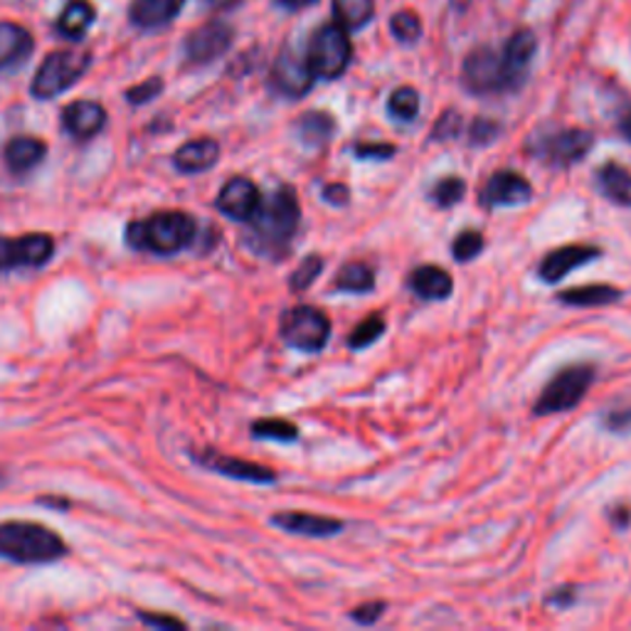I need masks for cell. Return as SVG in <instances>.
<instances>
[{
    "instance_id": "1",
    "label": "cell",
    "mask_w": 631,
    "mask_h": 631,
    "mask_svg": "<svg viewBox=\"0 0 631 631\" xmlns=\"http://www.w3.org/2000/svg\"><path fill=\"white\" fill-rule=\"evenodd\" d=\"M301 223L299 198L291 188H279L277 193L262 200L257 213L250 219V242L262 254H281Z\"/></svg>"
},
{
    "instance_id": "2",
    "label": "cell",
    "mask_w": 631,
    "mask_h": 631,
    "mask_svg": "<svg viewBox=\"0 0 631 631\" xmlns=\"http://www.w3.org/2000/svg\"><path fill=\"white\" fill-rule=\"evenodd\" d=\"M195 219L180 210H163L146 219H136L126 230V242L139 252L178 254L195 242Z\"/></svg>"
},
{
    "instance_id": "3",
    "label": "cell",
    "mask_w": 631,
    "mask_h": 631,
    "mask_svg": "<svg viewBox=\"0 0 631 631\" xmlns=\"http://www.w3.org/2000/svg\"><path fill=\"white\" fill-rule=\"evenodd\" d=\"M67 555V545L48 526L30 520H5L0 523V557L21 565L52 563Z\"/></svg>"
},
{
    "instance_id": "4",
    "label": "cell",
    "mask_w": 631,
    "mask_h": 631,
    "mask_svg": "<svg viewBox=\"0 0 631 631\" xmlns=\"http://www.w3.org/2000/svg\"><path fill=\"white\" fill-rule=\"evenodd\" d=\"M91 65V52L87 50H58L50 52L42 60L40 70L35 72L33 79V97L35 99H54L65 94L77 81L87 75Z\"/></svg>"
},
{
    "instance_id": "5",
    "label": "cell",
    "mask_w": 631,
    "mask_h": 631,
    "mask_svg": "<svg viewBox=\"0 0 631 631\" xmlns=\"http://www.w3.org/2000/svg\"><path fill=\"white\" fill-rule=\"evenodd\" d=\"M308 67L316 77L321 79H338L345 70L351 67L353 60V45L349 38V30L338 23L321 25L311 35L308 50H306Z\"/></svg>"
},
{
    "instance_id": "6",
    "label": "cell",
    "mask_w": 631,
    "mask_h": 631,
    "mask_svg": "<svg viewBox=\"0 0 631 631\" xmlns=\"http://www.w3.org/2000/svg\"><path fill=\"white\" fill-rule=\"evenodd\" d=\"M592 382H594V368L588 363L563 368L543 388L541 397H538L533 407V415L543 417V415H557V413H567V409H575L582 402V397L588 395Z\"/></svg>"
},
{
    "instance_id": "7",
    "label": "cell",
    "mask_w": 631,
    "mask_h": 631,
    "mask_svg": "<svg viewBox=\"0 0 631 631\" xmlns=\"http://www.w3.org/2000/svg\"><path fill=\"white\" fill-rule=\"evenodd\" d=\"M331 336V321L324 311L314 306H294L281 316V338L291 349L318 353L326 349Z\"/></svg>"
},
{
    "instance_id": "8",
    "label": "cell",
    "mask_w": 631,
    "mask_h": 631,
    "mask_svg": "<svg viewBox=\"0 0 631 631\" xmlns=\"http://www.w3.org/2000/svg\"><path fill=\"white\" fill-rule=\"evenodd\" d=\"M464 85L474 94H501V91H514L520 85L510 77L506 62L499 52L489 48L474 50L469 58L464 60L462 67Z\"/></svg>"
},
{
    "instance_id": "9",
    "label": "cell",
    "mask_w": 631,
    "mask_h": 631,
    "mask_svg": "<svg viewBox=\"0 0 631 631\" xmlns=\"http://www.w3.org/2000/svg\"><path fill=\"white\" fill-rule=\"evenodd\" d=\"M594 143V136L584 129H563L555 134H543L541 139H533L528 151L535 155L538 161L551 163L555 168H567L572 163L582 161L590 153Z\"/></svg>"
},
{
    "instance_id": "10",
    "label": "cell",
    "mask_w": 631,
    "mask_h": 631,
    "mask_svg": "<svg viewBox=\"0 0 631 631\" xmlns=\"http://www.w3.org/2000/svg\"><path fill=\"white\" fill-rule=\"evenodd\" d=\"M54 254V242L50 235H25L21 240L0 235V272L30 267L38 269L48 264Z\"/></svg>"
},
{
    "instance_id": "11",
    "label": "cell",
    "mask_w": 631,
    "mask_h": 631,
    "mask_svg": "<svg viewBox=\"0 0 631 631\" xmlns=\"http://www.w3.org/2000/svg\"><path fill=\"white\" fill-rule=\"evenodd\" d=\"M232 38H235V33L230 25L217 23V21L200 25L188 35L186 45H182V50H186V60L190 62V65H210V62L223 58V54L230 50Z\"/></svg>"
},
{
    "instance_id": "12",
    "label": "cell",
    "mask_w": 631,
    "mask_h": 631,
    "mask_svg": "<svg viewBox=\"0 0 631 631\" xmlns=\"http://www.w3.org/2000/svg\"><path fill=\"white\" fill-rule=\"evenodd\" d=\"M272 81L281 94L296 99V97L308 94L316 81V75L308 67L306 54H296L291 48H283L277 62H274Z\"/></svg>"
},
{
    "instance_id": "13",
    "label": "cell",
    "mask_w": 631,
    "mask_h": 631,
    "mask_svg": "<svg viewBox=\"0 0 631 631\" xmlns=\"http://www.w3.org/2000/svg\"><path fill=\"white\" fill-rule=\"evenodd\" d=\"M533 198V186L516 171H499L489 178L481 190V205L487 207H514Z\"/></svg>"
},
{
    "instance_id": "14",
    "label": "cell",
    "mask_w": 631,
    "mask_h": 631,
    "mask_svg": "<svg viewBox=\"0 0 631 631\" xmlns=\"http://www.w3.org/2000/svg\"><path fill=\"white\" fill-rule=\"evenodd\" d=\"M262 203L260 188L250 178L227 180L217 195V210L237 223H250Z\"/></svg>"
},
{
    "instance_id": "15",
    "label": "cell",
    "mask_w": 631,
    "mask_h": 631,
    "mask_svg": "<svg viewBox=\"0 0 631 631\" xmlns=\"http://www.w3.org/2000/svg\"><path fill=\"white\" fill-rule=\"evenodd\" d=\"M600 254L602 252L597 250V247L567 244L547 254V257L541 262V267H538V274H541V279L545 283H557V281H563L570 272L582 267V264H590L597 260Z\"/></svg>"
},
{
    "instance_id": "16",
    "label": "cell",
    "mask_w": 631,
    "mask_h": 631,
    "mask_svg": "<svg viewBox=\"0 0 631 631\" xmlns=\"http://www.w3.org/2000/svg\"><path fill=\"white\" fill-rule=\"evenodd\" d=\"M62 126L75 139L89 141L91 136H97L106 126V109L97 102H89V99L72 102L62 112Z\"/></svg>"
},
{
    "instance_id": "17",
    "label": "cell",
    "mask_w": 631,
    "mask_h": 631,
    "mask_svg": "<svg viewBox=\"0 0 631 631\" xmlns=\"http://www.w3.org/2000/svg\"><path fill=\"white\" fill-rule=\"evenodd\" d=\"M200 464L205 466L210 471L223 474V477L230 479H240V481H250V483H274L277 481V474L267 466L247 462V459H235V456L227 454H217V452H205L200 456Z\"/></svg>"
},
{
    "instance_id": "18",
    "label": "cell",
    "mask_w": 631,
    "mask_h": 631,
    "mask_svg": "<svg viewBox=\"0 0 631 631\" xmlns=\"http://www.w3.org/2000/svg\"><path fill=\"white\" fill-rule=\"evenodd\" d=\"M272 523L281 530H287V533L306 535V538H331L343 530L341 520L324 518L316 514H277L272 518Z\"/></svg>"
},
{
    "instance_id": "19",
    "label": "cell",
    "mask_w": 631,
    "mask_h": 631,
    "mask_svg": "<svg viewBox=\"0 0 631 631\" xmlns=\"http://www.w3.org/2000/svg\"><path fill=\"white\" fill-rule=\"evenodd\" d=\"M186 5V0H134L131 23L141 30H155L173 23Z\"/></svg>"
},
{
    "instance_id": "20",
    "label": "cell",
    "mask_w": 631,
    "mask_h": 631,
    "mask_svg": "<svg viewBox=\"0 0 631 631\" xmlns=\"http://www.w3.org/2000/svg\"><path fill=\"white\" fill-rule=\"evenodd\" d=\"M3 155L5 166L15 176H23V173H30L35 166H40L45 155H48V146H45V141L35 139V136H15L13 141H8Z\"/></svg>"
},
{
    "instance_id": "21",
    "label": "cell",
    "mask_w": 631,
    "mask_h": 631,
    "mask_svg": "<svg viewBox=\"0 0 631 631\" xmlns=\"http://www.w3.org/2000/svg\"><path fill=\"white\" fill-rule=\"evenodd\" d=\"M219 159V143L213 139H198L182 143L173 155V163L180 173H203L213 168Z\"/></svg>"
},
{
    "instance_id": "22",
    "label": "cell",
    "mask_w": 631,
    "mask_h": 631,
    "mask_svg": "<svg viewBox=\"0 0 631 631\" xmlns=\"http://www.w3.org/2000/svg\"><path fill=\"white\" fill-rule=\"evenodd\" d=\"M535 48H538L535 35L530 30H518L516 35H510V40L506 42V48H503V52H501V58H503V62H506L510 77H514L518 85H523L528 65L535 54Z\"/></svg>"
},
{
    "instance_id": "23",
    "label": "cell",
    "mask_w": 631,
    "mask_h": 631,
    "mask_svg": "<svg viewBox=\"0 0 631 631\" xmlns=\"http://www.w3.org/2000/svg\"><path fill=\"white\" fill-rule=\"evenodd\" d=\"M33 35L17 23H0V70L13 67L33 52Z\"/></svg>"
},
{
    "instance_id": "24",
    "label": "cell",
    "mask_w": 631,
    "mask_h": 631,
    "mask_svg": "<svg viewBox=\"0 0 631 631\" xmlns=\"http://www.w3.org/2000/svg\"><path fill=\"white\" fill-rule=\"evenodd\" d=\"M409 287H413L417 296H422L427 301H442L452 294L454 281L450 277V272L434 267V264H427V267H419L413 272Z\"/></svg>"
},
{
    "instance_id": "25",
    "label": "cell",
    "mask_w": 631,
    "mask_h": 631,
    "mask_svg": "<svg viewBox=\"0 0 631 631\" xmlns=\"http://www.w3.org/2000/svg\"><path fill=\"white\" fill-rule=\"evenodd\" d=\"M97 21V11L89 0H70L58 17V33L67 40H81Z\"/></svg>"
},
{
    "instance_id": "26",
    "label": "cell",
    "mask_w": 631,
    "mask_h": 631,
    "mask_svg": "<svg viewBox=\"0 0 631 631\" xmlns=\"http://www.w3.org/2000/svg\"><path fill=\"white\" fill-rule=\"evenodd\" d=\"M600 188L611 203L631 207V173L627 168L617 166V163H607L600 171Z\"/></svg>"
},
{
    "instance_id": "27",
    "label": "cell",
    "mask_w": 631,
    "mask_h": 631,
    "mask_svg": "<svg viewBox=\"0 0 631 631\" xmlns=\"http://www.w3.org/2000/svg\"><path fill=\"white\" fill-rule=\"evenodd\" d=\"M621 299V291L609 287V283H590V287L567 289L560 294L563 304L570 306H607Z\"/></svg>"
},
{
    "instance_id": "28",
    "label": "cell",
    "mask_w": 631,
    "mask_h": 631,
    "mask_svg": "<svg viewBox=\"0 0 631 631\" xmlns=\"http://www.w3.org/2000/svg\"><path fill=\"white\" fill-rule=\"evenodd\" d=\"M336 23L345 30H361L375 15V0H333Z\"/></svg>"
},
{
    "instance_id": "29",
    "label": "cell",
    "mask_w": 631,
    "mask_h": 631,
    "mask_svg": "<svg viewBox=\"0 0 631 631\" xmlns=\"http://www.w3.org/2000/svg\"><path fill=\"white\" fill-rule=\"evenodd\" d=\"M296 131L301 139H304V143L321 146L333 136L336 122L324 112H308L296 122Z\"/></svg>"
},
{
    "instance_id": "30",
    "label": "cell",
    "mask_w": 631,
    "mask_h": 631,
    "mask_svg": "<svg viewBox=\"0 0 631 631\" xmlns=\"http://www.w3.org/2000/svg\"><path fill=\"white\" fill-rule=\"evenodd\" d=\"M336 287L341 291H351V294H365V291H373L375 287V274L363 262H351L338 272Z\"/></svg>"
},
{
    "instance_id": "31",
    "label": "cell",
    "mask_w": 631,
    "mask_h": 631,
    "mask_svg": "<svg viewBox=\"0 0 631 631\" xmlns=\"http://www.w3.org/2000/svg\"><path fill=\"white\" fill-rule=\"evenodd\" d=\"M390 114L400 118V122H413V118L419 114V94L413 87H400L390 94L388 102Z\"/></svg>"
},
{
    "instance_id": "32",
    "label": "cell",
    "mask_w": 631,
    "mask_h": 631,
    "mask_svg": "<svg viewBox=\"0 0 631 631\" xmlns=\"http://www.w3.org/2000/svg\"><path fill=\"white\" fill-rule=\"evenodd\" d=\"M252 434L257 439H274V442H294L299 429L287 419H260L252 425Z\"/></svg>"
},
{
    "instance_id": "33",
    "label": "cell",
    "mask_w": 631,
    "mask_h": 631,
    "mask_svg": "<svg viewBox=\"0 0 631 631\" xmlns=\"http://www.w3.org/2000/svg\"><path fill=\"white\" fill-rule=\"evenodd\" d=\"M386 333V321L378 314H373L365 318L363 324L355 326V331L351 333L349 338V345L355 351H361V349H368V345H373L378 338Z\"/></svg>"
},
{
    "instance_id": "34",
    "label": "cell",
    "mask_w": 631,
    "mask_h": 631,
    "mask_svg": "<svg viewBox=\"0 0 631 631\" xmlns=\"http://www.w3.org/2000/svg\"><path fill=\"white\" fill-rule=\"evenodd\" d=\"M390 27L392 35H395L400 42H415L419 40V35H422V21H419V15L413 11H402L397 15H392Z\"/></svg>"
},
{
    "instance_id": "35",
    "label": "cell",
    "mask_w": 631,
    "mask_h": 631,
    "mask_svg": "<svg viewBox=\"0 0 631 631\" xmlns=\"http://www.w3.org/2000/svg\"><path fill=\"white\" fill-rule=\"evenodd\" d=\"M464 193H466V182L462 178H456V176L442 178L432 188V198H434V203L439 207H452V205H456L464 198Z\"/></svg>"
},
{
    "instance_id": "36",
    "label": "cell",
    "mask_w": 631,
    "mask_h": 631,
    "mask_svg": "<svg viewBox=\"0 0 631 631\" xmlns=\"http://www.w3.org/2000/svg\"><path fill=\"white\" fill-rule=\"evenodd\" d=\"M324 272V260L318 254H311L299 264V269L291 274V291H306Z\"/></svg>"
},
{
    "instance_id": "37",
    "label": "cell",
    "mask_w": 631,
    "mask_h": 631,
    "mask_svg": "<svg viewBox=\"0 0 631 631\" xmlns=\"http://www.w3.org/2000/svg\"><path fill=\"white\" fill-rule=\"evenodd\" d=\"M483 250V235L477 230H466L452 244L456 262H471Z\"/></svg>"
},
{
    "instance_id": "38",
    "label": "cell",
    "mask_w": 631,
    "mask_h": 631,
    "mask_svg": "<svg viewBox=\"0 0 631 631\" xmlns=\"http://www.w3.org/2000/svg\"><path fill=\"white\" fill-rule=\"evenodd\" d=\"M163 91V79L161 77H151V79H146L141 81V85H136L131 87L129 91H126V99H129V104H149L151 99H155Z\"/></svg>"
},
{
    "instance_id": "39",
    "label": "cell",
    "mask_w": 631,
    "mask_h": 631,
    "mask_svg": "<svg viewBox=\"0 0 631 631\" xmlns=\"http://www.w3.org/2000/svg\"><path fill=\"white\" fill-rule=\"evenodd\" d=\"M501 134V124L491 122V118H477L469 129V141L474 146H489L499 139Z\"/></svg>"
},
{
    "instance_id": "40",
    "label": "cell",
    "mask_w": 631,
    "mask_h": 631,
    "mask_svg": "<svg viewBox=\"0 0 631 631\" xmlns=\"http://www.w3.org/2000/svg\"><path fill=\"white\" fill-rule=\"evenodd\" d=\"M462 131V116L456 112H446L442 118H439L434 131H432V139L434 141H450L456 139Z\"/></svg>"
},
{
    "instance_id": "41",
    "label": "cell",
    "mask_w": 631,
    "mask_h": 631,
    "mask_svg": "<svg viewBox=\"0 0 631 631\" xmlns=\"http://www.w3.org/2000/svg\"><path fill=\"white\" fill-rule=\"evenodd\" d=\"M382 615H386V602H368V605L353 609V619L358 624H375Z\"/></svg>"
},
{
    "instance_id": "42",
    "label": "cell",
    "mask_w": 631,
    "mask_h": 631,
    "mask_svg": "<svg viewBox=\"0 0 631 631\" xmlns=\"http://www.w3.org/2000/svg\"><path fill=\"white\" fill-rule=\"evenodd\" d=\"M355 155L358 159H390V155H395V146L390 143H365V146H355Z\"/></svg>"
},
{
    "instance_id": "43",
    "label": "cell",
    "mask_w": 631,
    "mask_h": 631,
    "mask_svg": "<svg viewBox=\"0 0 631 631\" xmlns=\"http://www.w3.org/2000/svg\"><path fill=\"white\" fill-rule=\"evenodd\" d=\"M605 427L611 429V432H629L631 429V407H617L611 409L605 419Z\"/></svg>"
},
{
    "instance_id": "44",
    "label": "cell",
    "mask_w": 631,
    "mask_h": 631,
    "mask_svg": "<svg viewBox=\"0 0 631 631\" xmlns=\"http://www.w3.org/2000/svg\"><path fill=\"white\" fill-rule=\"evenodd\" d=\"M349 195H351V190L341 186V182H331V186H326L324 190V198L331 205H349Z\"/></svg>"
},
{
    "instance_id": "45",
    "label": "cell",
    "mask_w": 631,
    "mask_h": 631,
    "mask_svg": "<svg viewBox=\"0 0 631 631\" xmlns=\"http://www.w3.org/2000/svg\"><path fill=\"white\" fill-rule=\"evenodd\" d=\"M141 619L149 627H171V629H182V627H186L176 617H159V615H149V611H141Z\"/></svg>"
},
{
    "instance_id": "46",
    "label": "cell",
    "mask_w": 631,
    "mask_h": 631,
    "mask_svg": "<svg viewBox=\"0 0 631 631\" xmlns=\"http://www.w3.org/2000/svg\"><path fill=\"white\" fill-rule=\"evenodd\" d=\"M551 605H557V607H567V605H572L575 602V590L572 588H565V590H555V594L551 600Z\"/></svg>"
},
{
    "instance_id": "47",
    "label": "cell",
    "mask_w": 631,
    "mask_h": 631,
    "mask_svg": "<svg viewBox=\"0 0 631 631\" xmlns=\"http://www.w3.org/2000/svg\"><path fill=\"white\" fill-rule=\"evenodd\" d=\"M279 5L289 8V11H299V8H306V5H314L318 0H277Z\"/></svg>"
},
{
    "instance_id": "48",
    "label": "cell",
    "mask_w": 631,
    "mask_h": 631,
    "mask_svg": "<svg viewBox=\"0 0 631 631\" xmlns=\"http://www.w3.org/2000/svg\"><path fill=\"white\" fill-rule=\"evenodd\" d=\"M210 8H217V11H223V8H232L240 3V0H205Z\"/></svg>"
},
{
    "instance_id": "49",
    "label": "cell",
    "mask_w": 631,
    "mask_h": 631,
    "mask_svg": "<svg viewBox=\"0 0 631 631\" xmlns=\"http://www.w3.org/2000/svg\"><path fill=\"white\" fill-rule=\"evenodd\" d=\"M619 131L624 134V139L631 143V112L621 118V124H619Z\"/></svg>"
}]
</instances>
